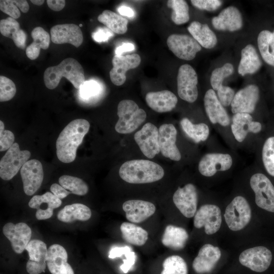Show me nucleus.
I'll use <instances>...</instances> for the list:
<instances>
[{
	"instance_id": "obj_43",
	"label": "nucleus",
	"mask_w": 274,
	"mask_h": 274,
	"mask_svg": "<svg viewBox=\"0 0 274 274\" xmlns=\"http://www.w3.org/2000/svg\"><path fill=\"white\" fill-rule=\"evenodd\" d=\"M262 161L267 172L274 177V136L265 142L262 152Z\"/></svg>"
},
{
	"instance_id": "obj_33",
	"label": "nucleus",
	"mask_w": 274,
	"mask_h": 274,
	"mask_svg": "<svg viewBox=\"0 0 274 274\" xmlns=\"http://www.w3.org/2000/svg\"><path fill=\"white\" fill-rule=\"evenodd\" d=\"M187 29L192 37L201 46L207 49H211L216 45L217 37L208 24L193 21Z\"/></svg>"
},
{
	"instance_id": "obj_57",
	"label": "nucleus",
	"mask_w": 274,
	"mask_h": 274,
	"mask_svg": "<svg viewBox=\"0 0 274 274\" xmlns=\"http://www.w3.org/2000/svg\"><path fill=\"white\" fill-rule=\"evenodd\" d=\"M118 12L123 16L132 17L134 16V12L131 8L126 6H121L117 10Z\"/></svg>"
},
{
	"instance_id": "obj_1",
	"label": "nucleus",
	"mask_w": 274,
	"mask_h": 274,
	"mask_svg": "<svg viewBox=\"0 0 274 274\" xmlns=\"http://www.w3.org/2000/svg\"><path fill=\"white\" fill-rule=\"evenodd\" d=\"M90 128L89 122L77 119L70 122L60 133L56 142V155L63 163L74 161L76 152Z\"/></svg>"
},
{
	"instance_id": "obj_28",
	"label": "nucleus",
	"mask_w": 274,
	"mask_h": 274,
	"mask_svg": "<svg viewBox=\"0 0 274 274\" xmlns=\"http://www.w3.org/2000/svg\"><path fill=\"white\" fill-rule=\"evenodd\" d=\"M215 28L220 30L234 31L241 29L243 19L239 11L234 6H229L223 10L218 16L212 20Z\"/></svg>"
},
{
	"instance_id": "obj_14",
	"label": "nucleus",
	"mask_w": 274,
	"mask_h": 274,
	"mask_svg": "<svg viewBox=\"0 0 274 274\" xmlns=\"http://www.w3.org/2000/svg\"><path fill=\"white\" fill-rule=\"evenodd\" d=\"M24 193L34 194L43 182L44 173L41 162L37 159L28 160L20 169Z\"/></svg>"
},
{
	"instance_id": "obj_48",
	"label": "nucleus",
	"mask_w": 274,
	"mask_h": 274,
	"mask_svg": "<svg viewBox=\"0 0 274 274\" xmlns=\"http://www.w3.org/2000/svg\"><path fill=\"white\" fill-rule=\"evenodd\" d=\"M0 9L15 19L20 17L21 13L15 4V0L0 1Z\"/></svg>"
},
{
	"instance_id": "obj_54",
	"label": "nucleus",
	"mask_w": 274,
	"mask_h": 274,
	"mask_svg": "<svg viewBox=\"0 0 274 274\" xmlns=\"http://www.w3.org/2000/svg\"><path fill=\"white\" fill-rule=\"evenodd\" d=\"M130 251V248L128 247H114L111 249L109 253V258H115L121 256L123 254H125L128 251Z\"/></svg>"
},
{
	"instance_id": "obj_13",
	"label": "nucleus",
	"mask_w": 274,
	"mask_h": 274,
	"mask_svg": "<svg viewBox=\"0 0 274 274\" xmlns=\"http://www.w3.org/2000/svg\"><path fill=\"white\" fill-rule=\"evenodd\" d=\"M173 202L181 214L186 218L194 216L198 202V194L195 186L191 183L179 187L173 196Z\"/></svg>"
},
{
	"instance_id": "obj_32",
	"label": "nucleus",
	"mask_w": 274,
	"mask_h": 274,
	"mask_svg": "<svg viewBox=\"0 0 274 274\" xmlns=\"http://www.w3.org/2000/svg\"><path fill=\"white\" fill-rule=\"evenodd\" d=\"M0 32L3 36L11 39L18 48H25L26 34L20 29L19 23L15 19L9 17L1 20Z\"/></svg>"
},
{
	"instance_id": "obj_22",
	"label": "nucleus",
	"mask_w": 274,
	"mask_h": 274,
	"mask_svg": "<svg viewBox=\"0 0 274 274\" xmlns=\"http://www.w3.org/2000/svg\"><path fill=\"white\" fill-rule=\"evenodd\" d=\"M221 253L218 247L210 244L204 245L199 250L192 262L194 271L199 274L211 271L220 259Z\"/></svg>"
},
{
	"instance_id": "obj_9",
	"label": "nucleus",
	"mask_w": 274,
	"mask_h": 274,
	"mask_svg": "<svg viewBox=\"0 0 274 274\" xmlns=\"http://www.w3.org/2000/svg\"><path fill=\"white\" fill-rule=\"evenodd\" d=\"M222 223L220 209L216 205L206 204L197 210L193 219L195 228L204 227L206 234L211 235L217 232Z\"/></svg>"
},
{
	"instance_id": "obj_7",
	"label": "nucleus",
	"mask_w": 274,
	"mask_h": 274,
	"mask_svg": "<svg viewBox=\"0 0 274 274\" xmlns=\"http://www.w3.org/2000/svg\"><path fill=\"white\" fill-rule=\"evenodd\" d=\"M250 183L255 193L256 204L274 213V186L269 179L263 174L257 173L251 177Z\"/></svg>"
},
{
	"instance_id": "obj_2",
	"label": "nucleus",
	"mask_w": 274,
	"mask_h": 274,
	"mask_svg": "<svg viewBox=\"0 0 274 274\" xmlns=\"http://www.w3.org/2000/svg\"><path fill=\"white\" fill-rule=\"evenodd\" d=\"M119 174L120 178L127 183L146 184L161 179L164 171L160 165L152 161L134 159L122 164Z\"/></svg>"
},
{
	"instance_id": "obj_5",
	"label": "nucleus",
	"mask_w": 274,
	"mask_h": 274,
	"mask_svg": "<svg viewBox=\"0 0 274 274\" xmlns=\"http://www.w3.org/2000/svg\"><path fill=\"white\" fill-rule=\"evenodd\" d=\"M251 214V209L247 200L243 196H237L226 208L224 217L230 230L238 231L249 224Z\"/></svg>"
},
{
	"instance_id": "obj_27",
	"label": "nucleus",
	"mask_w": 274,
	"mask_h": 274,
	"mask_svg": "<svg viewBox=\"0 0 274 274\" xmlns=\"http://www.w3.org/2000/svg\"><path fill=\"white\" fill-rule=\"evenodd\" d=\"M232 132L239 142H243L249 132L257 133L262 128L260 123L253 121L252 117L248 113H236L232 117L231 125Z\"/></svg>"
},
{
	"instance_id": "obj_30",
	"label": "nucleus",
	"mask_w": 274,
	"mask_h": 274,
	"mask_svg": "<svg viewBox=\"0 0 274 274\" xmlns=\"http://www.w3.org/2000/svg\"><path fill=\"white\" fill-rule=\"evenodd\" d=\"M188 238V233L184 228L168 225L162 236L161 243L167 248L179 250L185 247Z\"/></svg>"
},
{
	"instance_id": "obj_8",
	"label": "nucleus",
	"mask_w": 274,
	"mask_h": 274,
	"mask_svg": "<svg viewBox=\"0 0 274 274\" xmlns=\"http://www.w3.org/2000/svg\"><path fill=\"white\" fill-rule=\"evenodd\" d=\"M197 75L189 64L181 65L177 75V90L179 97L183 100L192 103L198 97Z\"/></svg>"
},
{
	"instance_id": "obj_11",
	"label": "nucleus",
	"mask_w": 274,
	"mask_h": 274,
	"mask_svg": "<svg viewBox=\"0 0 274 274\" xmlns=\"http://www.w3.org/2000/svg\"><path fill=\"white\" fill-rule=\"evenodd\" d=\"M169 50L179 58L192 60L201 46L193 38L187 35L172 34L167 39Z\"/></svg>"
},
{
	"instance_id": "obj_53",
	"label": "nucleus",
	"mask_w": 274,
	"mask_h": 274,
	"mask_svg": "<svg viewBox=\"0 0 274 274\" xmlns=\"http://www.w3.org/2000/svg\"><path fill=\"white\" fill-rule=\"evenodd\" d=\"M50 191L56 197L60 199L66 197L71 193L62 186L56 183L52 184L50 187Z\"/></svg>"
},
{
	"instance_id": "obj_34",
	"label": "nucleus",
	"mask_w": 274,
	"mask_h": 274,
	"mask_svg": "<svg viewBox=\"0 0 274 274\" xmlns=\"http://www.w3.org/2000/svg\"><path fill=\"white\" fill-rule=\"evenodd\" d=\"M91 215V211L87 206L82 203H75L65 206L59 211L57 218L64 223H71L76 220L87 221Z\"/></svg>"
},
{
	"instance_id": "obj_41",
	"label": "nucleus",
	"mask_w": 274,
	"mask_h": 274,
	"mask_svg": "<svg viewBox=\"0 0 274 274\" xmlns=\"http://www.w3.org/2000/svg\"><path fill=\"white\" fill-rule=\"evenodd\" d=\"M59 184L73 194L83 196L88 192L87 184L81 179L68 175H63L58 180Z\"/></svg>"
},
{
	"instance_id": "obj_4",
	"label": "nucleus",
	"mask_w": 274,
	"mask_h": 274,
	"mask_svg": "<svg viewBox=\"0 0 274 274\" xmlns=\"http://www.w3.org/2000/svg\"><path fill=\"white\" fill-rule=\"evenodd\" d=\"M117 115L119 119L115 129L121 134L133 132L145 121L147 116L145 111L130 99L120 101L117 107Z\"/></svg>"
},
{
	"instance_id": "obj_15",
	"label": "nucleus",
	"mask_w": 274,
	"mask_h": 274,
	"mask_svg": "<svg viewBox=\"0 0 274 274\" xmlns=\"http://www.w3.org/2000/svg\"><path fill=\"white\" fill-rule=\"evenodd\" d=\"M29 255L26 269L29 274H40L47 266L48 249L46 244L39 239L30 240L25 248Z\"/></svg>"
},
{
	"instance_id": "obj_47",
	"label": "nucleus",
	"mask_w": 274,
	"mask_h": 274,
	"mask_svg": "<svg viewBox=\"0 0 274 274\" xmlns=\"http://www.w3.org/2000/svg\"><path fill=\"white\" fill-rule=\"evenodd\" d=\"M79 90L80 96L83 98L88 99L98 93L100 90L99 85L95 81H87L82 84Z\"/></svg>"
},
{
	"instance_id": "obj_12",
	"label": "nucleus",
	"mask_w": 274,
	"mask_h": 274,
	"mask_svg": "<svg viewBox=\"0 0 274 274\" xmlns=\"http://www.w3.org/2000/svg\"><path fill=\"white\" fill-rule=\"evenodd\" d=\"M134 139L143 154L153 158L160 152L158 129L153 124L148 122L134 135Z\"/></svg>"
},
{
	"instance_id": "obj_55",
	"label": "nucleus",
	"mask_w": 274,
	"mask_h": 274,
	"mask_svg": "<svg viewBox=\"0 0 274 274\" xmlns=\"http://www.w3.org/2000/svg\"><path fill=\"white\" fill-rule=\"evenodd\" d=\"M48 6L53 11H59L62 10L65 5V1L64 0H47Z\"/></svg>"
},
{
	"instance_id": "obj_40",
	"label": "nucleus",
	"mask_w": 274,
	"mask_h": 274,
	"mask_svg": "<svg viewBox=\"0 0 274 274\" xmlns=\"http://www.w3.org/2000/svg\"><path fill=\"white\" fill-rule=\"evenodd\" d=\"M167 5L173 10L171 19L177 25L187 22L190 18L189 7L186 1L183 0H169Z\"/></svg>"
},
{
	"instance_id": "obj_56",
	"label": "nucleus",
	"mask_w": 274,
	"mask_h": 274,
	"mask_svg": "<svg viewBox=\"0 0 274 274\" xmlns=\"http://www.w3.org/2000/svg\"><path fill=\"white\" fill-rule=\"evenodd\" d=\"M134 46L130 43H124L118 46L115 50L116 55H122L123 53L129 52L134 50Z\"/></svg>"
},
{
	"instance_id": "obj_46",
	"label": "nucleus",
	"mask_w": 274,
	"mask_h": 274,
	"mask_svg": "<svg viewBox=\"0 0 274 274\" xmlns=\"http://www.w3.org/2000/svg\"><path fill=\"white\" fill-rule=\"evenodd\" d=\"M3 122L0 121V151L1 152L8 150L14 143L15 137L13 133L9 130H5Z\"/></svg>"
},
{
	"instance_id": "obj_29",
	"label": "nucleus",
	"mask_w": 274,
	"mask_h": 274,
	"mask_svg": "<svg viewBox=\"0 0 274 274\" xmlns=\"http://www.w3.org/2000/svg\"><path fill=\"white\" fill-rule=\"evenodd\" d=\"M145 99L148 106L158 113L171 111L178 102L176 95L166 90L148 92L146 95Z\"/></svg>"
},
{
	"instance_id": "obj_38",
	"label": "nucleus",
	"mask_w": 274,
	"mask_h": 274,
	"mask_svg": "<svg viewBox=\"0 0 274 274\" xmlns=\"http://www.w3.org/2000/svg\"><path fill=\"white\" fill-rule=\"evenodd\" d=\"M257 43L263 60L274 66V32L267 30L261 31L258 36Z\"/></svg>"
},
{
	"instance_id": "obj_31",
	"label": "nucleus",
	"mask_w": 274,
	"mask_h": 274,
	"mask_svg": "<svg viewBox=\"0 0 274 274\" xmlns=\"http://www.w3.org/2000/svg\"><path fill=\"white\" fill-rule=\"evenodd\" d=\"M261 60L254 47L249 44L241 51V59L238 67V73L242 76L254 74L259 70Z\"/></svg>"
},
{
	"instance_id": "obj_52",
	"label": "nucleus",
	"mask_w": 274,
	"mask_h": 274,
	"mask_svg": "<svg viewBox=\"0 0 274 274\" xmlns=\"http://www.w3.org/2000/svg\"><path fill=\"white\" fill-rule=\"evenodd\" d=\"M125 257L126 259L123 260V264L120 266V268L123 272L127 273L134 265L136 255L134 252L129 251L125 254Z\"/></svg>"
},
{
	"instance_id": "obj_49",
	"label": "nucleus",
	"mask_w": 274,
	"mask_h": 274,
	"mask_svg": "<svg viewBox=\"0 0 274 274\" xmlns=\"http://www.w3.org/2000/svg\"><path fill=\"white\" fill-rule=\"evenodd\" d=\"M234 95V90L231 88L223 85L217 90L218 99L225 107L231 104Z\"/></svg>"
},
{
	"instance_id": "obj_19",
	"label": "nucleus",
	"mask_w": 274,
	"mask_h": 274,
	"mask_svg": "<svg viewBox=\"0 0 274 274\" xmlns=\"http://www.w3.org/2000/svg\"><path fill=\"white\" fill-rule=\"evenodd\" d=\"M160 152L165 157L174 161L181 158L180 151L176 146L177 131L172 124H163L159 129Z\"/></svg>"
},
{
	"instance_id": "obj_16",
	"label": "nucleus",
	"mask_w": 274,
	"mask_h": 274,
	"mask_svg": "<svg viewBox=\"0 0 274 274\" xmlns=\"http://www.w3.org/2000/svg\"><path fill=\"white\" fill-rule=\"evenodd\" d=\"M3 232L10 241L13 251L17 254L22 253L31 236V230L26 223L20 222L6 223L3 228Z\"/></svg>"
},
{
	"instance_id": "obj_6",
	"label": "nucleus",
	"mask_w": 274,
	"mask_h": 274,
	"mask_svg": "<svg viewBox=\"0 0 274 274\" xmlns=\"http://www.w3.org/2000/svg\"><path fill=\"white\" fill-rule=\"evenodd\" d=\"M31 156L28 150H21L18 143H14L7 151L0 161V177L6 181L12 179Z\"/></svg>"
},
{
	"instance_id": "obj_21",
	"label": "nucleus",
	"mask_w": 274,
	"mask_h": 274,
	"mask_svg": "<svg viewBox=\"0 0 274 274\" xmlns=\"http://www.w3.org/2000/svg\"><path fill=\"white\" fill-rule=\"evenodd\" d=\"M232 164L231 156L228 154L208 153L204 155L198 164L200 173L206 177H212L218 171L229 169Z\"/></svg>"
},
{
	"instance_id": "obj_45",
	"label": "nucleus",
	"mask_w": 274,
	"mask_h": 274,
	"mask_svg": "<svg viewBox=\"0 0 274 274\" xmlns=\"http://www.w3.org/2000/svg\"><path fill=\"white\" fill-rule=\"evenodd\" d=\"M16 92L15 83L6 77L0 76V101H8L12 99Z\"/></svg>"
},
{
	"instance_id": "obj_20",
	"label": "nucleus",
	"mask_w": 274,
	"mask_h": 274,
	"mask_svg": "<svg viewBox=\"0 0 274 274\" xmlns=\"http://www.w3.org/2000/svg\"><path fill=\"white\" fill-rule=\"evenodd\" d=\"M50 33L52 42L56 44L68 43L79 47L83 41L80 26L73 23L54 25L51 28Z\"/></svg>"
},
{
	"instance_id": "obj_25",
	"label": "nucleus",
	"mask_w": 274,
	"mask_h": 274,
	"mask_svg": "<svg viewBox=\"0 0 274 274\" xmlns=\"http://www.w3.org/2000/svg\"><path fill=\"white\" fill-rule=\"evenodd\" d=\"M61 204V200L52 192H47L42 195H36L29 200L30 208L37 209L36 217L38 220H46L51 218L53 210Z\"/></svg>"
},
{
	"instance_id": "obj_44",
	"label": "nucleus",
	"mask_w": 274,
	"mask_h": 274,
	"mask_svg": "<svg viewBox=\"0 0 274 274\" xmlns=\"http://www.w3.org/2000/svg\"><path fill=\"white\" fill-rule=\"evenodd\" d=\"M233 72V66L230 63H226L222 66L215 68L212 73L210 82L214 90L217 91L222 85L225 78Z\"/></svg>"
},
{
	"instance_id": "obj_17",
	"label": "nucleus",
	"mask_w": 274,
	"mask_h": 274,
	"mask_svg": "<svg viewBox=\"0 0 274 274\" xmlns=\"http://www.w3.org/2000/svg\"><path fill=\"white\" fill-rule=\"evenodd\" d=\"M112 62L113 67L110 72L111 81L114 85L120 86L126 81V72L137 67L141 63V58L135 53L125 56L115 55Z\"/></svg>"
},
{
	"instance_id": "obj_10",
	"label": "nucleus",
	"mask_w": 274,
	"mask_h": 274,
	"mask_svg": "<svg viewBox=\"0 0 274 274\" xmlns=\"http://www.w3.org/2000/svg\"><path fill=\"white\" fill-rule=\"evenodd\" d=\"M272 258V253L268 248L257 246L243 251L239 256V261L254 271L262 272L269 267Z\"/></svg>"
},
{
	"instance_id": "obj_23",
	"label": "nucleus",
	"mask_w": 274,
	"mask_h": 274,
	"mask_svg": "<svg viewBox=\"0 0 274 274\" xmlns=\"http://www.w3.org/2000/svg\"><path fill=\"white\" fill-rule=\"evenodd\" d=\"M122 209L125 217L131 223L142 222L152 216L156 211V207L152 202L138 199L125 201Z\"/></svg>"
},
{
	"instance_id": "obj_36",
	"label": "nucleus",
	"mask_w": 274,
	"mask_h": 274,
	"mask_svg": "<svg viewBox=\"0 0 274 274\" xmlns=\"http://www.w3.org/2000/svg\"><path fill=\"white\" fill-rule=\"evenodd\" d=\"M120 229L123 239L130 244L142 246L148 239V232L133 223L123 222L121 224Z\"/></svg>"
},
{
	"instance_id": "obj_37",
	"label": "nucleus",
	"mask_w": 274,
	"mask_h": 274,
	"mask_svg": "<svg viewBox=\"0 0 274 274\" xmlns=\"http://www.w3.org/2000/svg\"><path fill=\"white\" fill-rule=\"evenodd\" d=\"M97 19L116 33L124 34L127 30V19L112 11L104 10L98 15Z\"/></svg>"
},
{
	"instance_id": "obj_58",
	"label": "nucleus",
	"mask_w": 274,
	"mask_h": 274,
	"mask_svg": "<svg viewBox=\"0 0 274 274\" xmlns=\"http://www.w3.org/2000/svg\"><path fill=\"white\" fill-rule=\"evenodd\" d=\"M15 4L18 8L23 13H27L29 9V5L26 1L15 0Z\"/></svg>"
},
{
	"instance_id": "obj_60",
	"label": "nucleus",
	"mask_w": 274,
	"mask_h": 274,
	"mask_svg": "<svg viewBox=\"0 0 274 274\" xmlns=\"http://www.w3.org/2000/svg\"><path fill=\"white\" fill-rule=\"evenodd\" d=\"M82 26V25L81 24H80L79 25V26H80V27H81Z\"/></svg>"
},
{
	"instance_id": "obj_42",
	"label": "nucleus",
	"mask_w": 274,
	"mask_h": 274,
	"mask_svg": "<svg viewBox=\"0 0 274 274\" xmlns=\"http://www.w3.org/2000/svg\"><path fill=\"white\" fill-rule=\"evenodd\" d=\"M160 274H188V267L184 259L178 255L166 258L162 263Z\"/></svg>"
},
{
	"instance_id": "obj_24",
	"label": "nucleus",
	"mask_w": 274,
	"mask_h": 274,
	"mask_svg": "<svg viewBox=\"0 0 274 274\" xmlns=\"http://www.w3.org/2000/svg\"><path fill=\"white\" fill-rule=\"evenodd\" d=\"M67 253L64 247L59 244H53L48 249L47 266L52 274H74L67 262Z\"/></svg>"
},
{
	"instance_id": "obj_50",
	"label": "nucleus",
	"mask_w": 274,
	"mask_h": 274,
	"mask_svg": "<svg viewBox=\"0 0 274 274\" xmlns=\"http://www.w3.org/2000/svg\"><path fill=\"white\" fill-rule=\"evenodd\" d=\"M191 3L195 7L208 11L216 10L222 3L219 0H191Z\"/></svg>"
},
{
	"instance_id": "obj_59",
	"label": "nucleus",
	"mask_w": 274,
	"mask_h": 274,
	"mask_svg": "<svg viewBox=\"0 0 274 274\" xmlns=\"http://www.w3.org/2000/svg\"><path fill=\"white\" fill-rule=\"evenodd\" d=\"M30 2L34 5L37 6H41L44 4V0H31Z\"/></svg>"
},
{
	"instance_id": "obj_39",
	"label": "nucleus",
	"mask_w": 274,
	"mask_h": 274,
	"mask_svg": "<svg viewBox=\"0 0 274 274\" xmlns=\"http://www.w3.org/2000/svg\"><path fill=\"white\" fill-rule=\"evenodd\" d=\"M185 133L195 143L206 141L209 135V128L203 123L193 124L188 118H184L180 121Z\"/></svg>"
},
{
	"instance_id": "obj_35",
	"label": "nucleus",
	"mask_w": 274,
	"mask_h": 274,
	"mask_svg": "<svg viewBox=\"0 0 274 274\" xmlns=\"http://www.w3.org/2000/svg\"><path fill=\"white\" fill-rule=\"evenodd\" d=\"M31 36L33 42L26 49L27 57L31 60L37 59L39 56L40 49H47L50 42L49 34L42 27L38 26L33 29Z\"/></svg>"
},
{
	"instance_id": "obj_26",
	"label": "nucleus",
	"mask_w": 274,
	"mask_h": 274,
	"mask_svg": "<svg viewBox=\"0 0 274 274\" xmlns=\"http://www.w3.org/2000/svg\"><path fill=\"white\" fill-rule=\"evenodd\" d=\"M204 106L206 112L212 123H219L223 126L230 124L229 116L213 89H209L206 92Z\"/></svg>"
},
{
	"instance_id": "obj_3",
	"label": "nucleus",
	"mask_w": 274,
	"mask_h": 274,
	"mask_svg": "<svg viewBox=\"0 0 274 274\" xmlns=\"http://www.w3.org/2000/svg\"><path fill=\"white\" fill-rule=\"evenodd\" d=\"M63 77L76 89H80L85 82L83 67L76 59L71 57L65 58L58 65L46 69L43 77L46 87L49 89H55Z\"/></svg>"
},
{
	"instance_id": "obj_18",
	"label": "nucleus",
	"mask_w": 274,
	"mask_h": 274,
	"mask_svg": "<svg viewBox=\"0 0 274 274\" xmlns=\"http://www.w3.org/2000/svg\"><path fill=\"white\" fill-rule=\"evenodd\" d=\"M259 98V90L254 84L241 89L234 95L231 104V111L236 113L251 114L255 110Z\"/></svg>"
},
{
	"instance_id": "obj_51",
	"label": "nucleus",
	"mask_w": 274,
	"mask_h": 274,
	"mask_svg": "<svg viewBox=\"0 0 274 274\" xmlns=\"http://www.w3.org/2000/svg\"><path fill=\"white\" fill-rule=\"evenodd\" d=\"M113 36V32L107 28H98L92 33L93 40L99 43L106 42Z\"/></svg>"
}]
</instances>
